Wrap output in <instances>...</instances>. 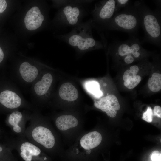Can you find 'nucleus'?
Returning a JSON list of instances; mask_svg holds the SVG:
<instances>
[{
  "label": "nucleus",
  "instance_id": "obj_16",
  "mask_svg": "<svg viewBox=\"0 0 161 161\" xmlns=\"http://www.w3.org/2000/svg\"><path fill=\"white\" fill-rule=\"evenodd\" d=\"M59 97L62 99L69 101L76 100L78 97V93L76 87L69 82L62 84L58 90Z\"/></svg>",
  "mask_w": 161,
  "mask_h": 161
},
{
  "label": "nucleus",
  "instance_id": "obj_25",
  "mask_svg": "<svg viewBox=\"0 0 161 161\" xmlns=\"http://www.w3.org/2000/svg\"><path fill=\"white\" fill-rule=\"evenodd\" d=\"M123 61L126 64L132 63L134 60V57L131 54H129L123 57Z\"/></svg>",
  "mask_w": 161,
  "mask_h": 161
},
{
  "label": "nucleus",
  "instance_id": "obj_8",
  "mask_svg": "<svg viewBox=\"0 0 161 161\" xmlns=\"http://www.w3.org/2000/svg\"><path fill=\"white\" fill-rule=\"evenodd\" d=\"M54 81L52 74L49 72H43L30 87V92L32 105H40L45 100L46 96L52 86Z\"/></svg>",
  "mask_w": 161,
  "mask_h": 161
},
{
  "label": "nucleus",
  "instance_id": "obj_24",
  "mask_svg": "<svg viewBox=\"0 0 161 161\" xmlns=\"http://www.w3.org/2000/svg\"><path fill=\"white\" fill-rule=\"evenodd\" d=\"M150 157L152 161H161V153L158 151L156 150L152 152Z\"/></svg>",
  "mask_w": 161,
  "mask_h": 161
},
{
  "label": "nucleus",
  "instance_id": "obj_29",
  "mask_svg": "<svg viewBox=\"0 0 161 161\" xmlns=\"http://www.w3.org/2000/svg\"><path fill=\"white\" fill-rule=\"evenodd\" d=\"M129 69L134 75H136L139 72V67L137 65H132L130 67Z\"/></svg>",
  "mask_w": 161,
  "mask_h": 161
},
{
  "label": "nucleus",
  "instance_id": "obj_21",
  "mask_svg": "<svg viewBox=\"0 0 161 161\" xmlns=\"http://www.w3.org/2000/svg\"><path fill=\"white\" fill-rule=\"evenodd\" d=\"M12 154L7 148L0 144V161L13 160Z\"/></svg>",
  "mask_w": 161,
  "mask_h": 161
},
{
  "label": "nucleus",
  "instance_id": "obj_13",
  "mask_svg": "<svg viewBox=\"0 0 161 161\" xmlns=\"http://www.w3.org/2000/svg\"><path fill=\"white\" fill-rule=\"evenodd\" d=\"M44 16L39 8L34 6L27 13L24 20L26 28L29 30H34L39 28L44 21Z\"/></svg>",
  "mask_w": 161,
  "mask_h": 161
},
{
  "label": "nucleus",
  "instance_id": "obj_15",
  "mask_svg": "<svg viewBox=\"0 0 161 161\" xmlns=\"http://www.w3.org/2000/svg\"><path fill=\"white\" fill-rule=\"evenodd\" d=\"M102 140V137L97 131L90 132L83 136L80 140L81 146L85 149L89 150L98 146Z\"/></svg>",
  "mask_w": 161,
  "mask_h": 161
},
{
  "label": "nucleus",
  "instance_id": "obj_12",
  "mask_svg": "<svg viewBox=\"0 0 161 161\" xmlns=\"http://www.w3.org/2000/svg\"><path fill=\"white\" fill-rule=\"evenodd\" d=\"M20 156L24 161H38L41 154V149L34 143L25 141L19 147Z\"/></svg>",
  "mask_w": 161,
  "mask_h": 161
},
{
  "label": "nucleus",
  "instance_id": "obj_10",
  "mask_svg": "<svg viewBox=\"0 0 161 161\" xmlns=\"http://www.w3.org/2000/svg\"><path fill=\"white\" fill-rule=\"evenodd\" d=\"M30 133L31 137L35 143L49 149L54 146V137L47 128L37 125L32 128Z\"/></svg>",
  "mask_w": 161,
  "mask_h": 161
},
{
  "label": "nucleus",
  "instance_id": "obj_1",
  "mask_svg": "<svg viewBox=\"0 0 161 161\" xmlns=\"http://www.w3.org/2000/svg\"><path fill=\"white\" fill-rule=\"evenodd\" d=\"M137 10L141 26L144 32L142 44L148 42L161 47V10H151L143 1H136Z\"/></svg>",
  "mask_w": 161,
  "mask_h": 161
},
{
  "label": "nucleus",
  "instance_id": "obj_7",
  "mask_svg": "<svg viewBox=\"0 0 161 161\" xmlns=\"http://www.w3.org/2000/svg\"><path fill=\"white\" fill-rule=\"evenodd\" d=\"M115 0H103L96 3L90 13L92 28L99 30L106 24L114 14Z\"/></svg>",
  "mask_w": 161,
  "mask_h": 161
},
{
  "label": "nucleus",
  "instance_id": "obj_23",
  "mask_svg": "<svg viewBox=\"0 0 161 161\" xmlns=\"http://www.w3.org/2000/svg\"><path fill=\"white\" fill-rule=\"evenodd\" d=\"M153 115V112L152 109L151 107H148L147 110L143 113L142 119L150 123L152 121Z\"/></svg>",
  "mask_w": 161,
  "mask_h": 161
},
{
  "label": "nucleus",
  "instance_id": "obj_28",
  "mask_svg": "<svg viewBox=\"0 0 161 161\" xmlns=\"http://www.w3.org/2000/svg\"><path fill=\"white\" fill-rule=\"evenodd\" d=\"M134 75L131 72L129 69L126 70L124 72L123 79L125 81L130 76H133Z\"/></svg>",
  "mask_w": 161,
  "mask_h": 161
},
{
  "label": "nucleus",
  "instance_id": "obj_18",
  "mask_svg": "<svg viewBox=\"0 0 161 161\" xmlns=\"http://www.w3.org/2000/svg\"><path fill=\"white\" fill-rule=\"evenodd\" d=\"M148 86L150 90L153 92H157L161 89V74L154 73L149 78L148 82Z\"/></svg>",
  "mask_w": 161,
  "mask_h": 161
},
{
  "label": "nucleus",
  "instance_id": "obj_20",
  "mask_svg": "<svg viewBox=\"0 0 161 161\" xmlns=\"http://www.w3.org/2000/svg\"><path fill=\"white\" fill-rule=\"evenodd\" d=\"M141 77L138 75L130 76L126 80L124 81V86L129 89H131L136 87L140 82Z\"/></svg>",
  "mask_w": 161,
  "mask_h": 161
},
{
  "label": "nucleus",
  "instance_id": "obj_32",
  "mask_svg": "<svg viewBox=\"0 0 161 161\" xmlns=\"http://www.w3.org/2000/svg\"><path fill=\"white\" fill-rule=\"evenodd\" d=\"M14 161L13 160H12V161Z\"/></svg>",
  "mask_w": 161,
  "mask_h": 161
},
{
  "label": "nucleus",
  "instance_id": "obj_17",
  "mask_svg": "<svg viewBox=\"0 0 161 161\" xmlns=\"http://www.w3.org/2000/svg\"><path fill=\"white\" fill-rule=\"evenodd\" d=\"M78 124L77 119L71 115H62L56 120L55 124L57 128L61 131H65L76 127Z\"/></svg>",
  "mask_w": 161,
  "mask_h": 161
},
{
  "label": "nucleus",
  "instance_id": "obj_5",
  "mask_svg": "<svg viewBox=\"0 0 161 161\" xmlns=\"http://www.w3.org/2000/svg\"><path fill=\"white\" fill-rule=\"evenodd\" d=\"M85 5L68 4L61 7L57 17L59 25L63 28L73 27L82 22L83 18L88 13Z\"/></svg>",
  "mask_w": 161,
  "mask_h": 161
},
{
  "label": "nucleus",
  "instance_id": "obj_11",
  "mask_svg": "<svg viewBox=\"0 0 161 161\" xmlns=\"http://www.w3.org/2000/svg\"><path fill=\"white\" fill-rule=\"evenodd\" d=\"M95 106L106 112L111 117H115L120 107L116 97L111 94L102 97L94 103Z\"/></svg>",
  "mask_w": 161,
  "mask_h": 161
},
{
  "label": "nucleus",
  "instance_id": "obj_9",
  "mask_svg": "<svg viewBox=\"0 0 161 161\" xmlns=\"http://www.w3.org/2000/svg\"><path fill=\"white\" fill-rule=\"evenodd\" d=\"M43 72L37 66L25 61L21 63L13 73V76L19 84L31 87Z\"/></svg>",
  "mask_w": 161,
  "mask_h": 161
},
{
  "label": "nucleus",
  "instance_id": "obj_31",
  "mask_svg": "<svg viewBox=\"0 0 161 161\" xmlns=\"http://www.w3.org/2000/svg\"><path fill=\"white\" fill-rule=\"evenodd\" d=\"M154 2L157 7V8L161 9V1L160 0H155Z\"/></svg>",
  "mask_w": 161,
  "mask_h": 161
},
{
  "label": "nucleus",
  "instance_id": "obj_4",
  "mask_svg": "<svg viewBox=\"0 0 161 161\" xmlns=\"http://www.w3.org/2000/svg\"><path fill=\"white\" fill-rule=\"evenodd\" d=\"M0 91V106L2 108L11 112L20 108L35 109L26 100L15 84L10 83Z\"/></svg>",
  "mask_w": 161,
  "mask_h": 161
},
{
  "label": "nucleus",
  "instance_id": "obj_3",
  "mask_svg": "<svg viewBox=\"0 0 161 161\" xmlns=\"http://www.w3.org/2000/svg\"><path fill=\"white\" fill-rule=\"evenodd\" d=\"M140 22L137 1L130 4L121 11L114 14L111 19L99 30H118L127 33L129 37H137Z\"/></svg>",
  "mask_w": 161,
  "mask_h": 161
},
{
  "label": "nucleus",
  "instance_id": "obj_19",
  "mask_svg": "<svg viewBox=\"0 0 161 161\" xmlns=\"http://www.w3.org/2000/svg\"><path fill=\"white\" fill-rule=\"evenodd\" d=\"M86 87L87 90L98 98L103 95L102 92L100 89L98 83L95 81H91L88 82L86 84Z\"/></svg>",
  "mask_w": 161,
  "mask_h": 161
},
{
  "label": "nucleus",
  "instance_id": "obj_6",
  "mask_svg": "<svg viewBox=\"0 0 161 161\" xmlns=\"http://www.w3.org/2000/svg\"><path fill=\"white\" fill-rule=\"evenodd\" d=\"M109 52H113L117 56L123 57L129 54H132L135 58H139L142 55L146 54V51L141 45L137 37H129L124 41H116L109 44L108 47Z\"/></svg>",
  "mask_w": 161,
  "mask_h": 161
},
{
  "label": "nucleus",
  "instance_id": "obj_22",
  "mask_svg": "<svg viewBox=\"0 0 161 161\" xmlns=\"http://www.w3.org/2000/svg\"><path fill=\"white\" fill-rule=\"evenodd\" d=\"M129 0H115L116 4L114 14L118 13L121 8H124L130 4Z\"/></svg>",
  "mask_w": 161,
  "mask_h": 161
},
{
  "label": "nucleus",
  "instance_id": "obj_2",
  "mask_svg": "<svg viewBox=\"0 0 161 161\" xmlns=\"http://www.w3.org/2000/svg\"><path fill=\"white\" fill-rule=\"evenodd\" d=\"M92 21L90 19L82 22L66 34L59 37L64 42L80 52L103 48V44L95 39L92 34Z\"/></svg>",
  "mask_w": 161,
  "mask_h": 161
},
{
  "label": "nucleus",
  "instance_id": "obj_27",
  "mask_svg": "<svg viewBox=\"0 0 161 161\" xmlns=\"http://www.w3.org/2000/svg\"><path fill=\"white\" fill-rule=\"evenodd\" d=\"M7 7L6 1L4 0H0V13L3 12Z\"/></svg>",
  "mask_w": 161,
  "mask_h": 161
},
{
  "label": "nucleus",
  "instance_id": "obj_14",
  "mask_svg": "<svg viewBox=\"0 0 161 161\" xmlns=\"http://www.w3.org/2000/svg\"><path fill=\"white\" fill-rule=\"evenodd\" d=\"M31 116L18 110H16L11 112L9 115L7 119V123L15 133H21L23 130L22 123L25 120L30 117Z\"/></svg>",
  "mask_w": 161,
  "mask_h": 161
},
{
  "label": "nucleus",
  "instance_id": "obj_26",
  "mask_svg": "<svg viewBox=\"0 0 161 161\" xmlns=\"http://www.w3.org/2000/svg\"><path fill=\"white\" fill-rule=\"evenodd\" d=\"M153 115L161 118V107L159 106H155L153 110Z\"/></svg>",
  "mask_w": 161,
  "mask_h": 161
},
{
  "label": "nucleus",
  "instance_id": "obj_30",
  "mask_svg": "<svg viewBox=\"0 0 161 161\" xmlns=\"http://www.w3.org/2000/svg\"><path fill=\"white\" fill-rule=\"evenodd\" d=\"M4 53L3 52L0 47V63H1L4 58Z\"/></svg>",
  "mask_w": 161,
  "mask_h": 161
}]
</instances>
